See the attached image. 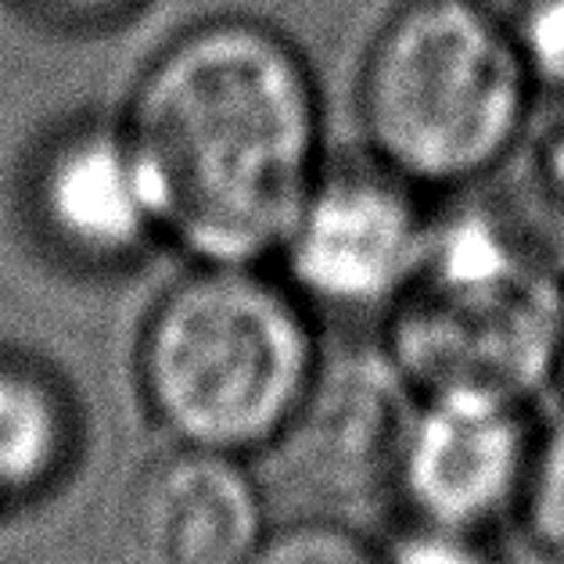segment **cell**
<instances>
[{
    "mask_svg": "<svg viewBox=\"0 0 564 564\" xmlns=\"http://www.w3.org/2000/svg\"><path fill=\"white\" fill-rule=\"evenodd\" d=\"M119 127L162 238L187 263H273L327 162L316 68L256 15L176 33L137 76Z\"/></svg>",
    "mask_w": 564,
    "mask_h": 564,
    "instance_id": "1",
    "label": "cell"
},
{
    "mask_svg": "<svg viewBox=\"0 0 564 564\" xmlns=\"http://www.w3.org/2000/svg\"><path fill=\"white\" fill-rule=\"evenodd\" d=\"M310 302L267 267L191 263L144 316L137 381L181 446H270L321 370Z\"/></svg>",
    "mask_w": 564,
    "mask_h": 564,
    "instance_id": "2",
    "label": "cell"
},
{
    "mask_svg": "<svg viewBox=\"0 0 564 564\" xmlns=\"http://www.w3.org/2000/svg\"><path fill=\"white\" fill-rule=\"evenodd\" d=\"M540 79L478 0H414L375 25L356 76L364 144L424 191L500 176L535 122Z\"/></svg>",
    "mask_w": 564,
    "mask_h": 564,
    "instance_id": "3",
    "label": "cell"
},
{
    "mask_svg": "<svg viewBox=\"0 0 564 564\" xmlns=\"http://www.w3.org/2000/svg\"><path fill=\"white\" fill-rule=\"evenodd\" d=\"M564 273L503 209L435 219L432 249L384 310L381 349L421 399L521 403L557 378Z\"/></svg>",
    "mask_w": 564,
    "mask_h": 564,
    "instance_id": "4",
    "label": "cell"
},
{
    "mask_svg": "<svg viewBox=\"0 0 564 564\" xmlns=\"http://www.w3.org/2000/svg\"><path fill=\"white\" fill-rule=\"evenodd\" d=\"M429 195L367 148L327 155L273 263L316 306L389 310L429 259Z\"/></svg>",
    "mask_w": 564,
    "mask_h": 564,
    "instance_id": "5",
    "label": "cell"
},
{
    "mask_svg": "<svg viewBox=\"0 0 564 564\" xmlns=\"http://www.w3.org/2000/svg\"><path fill=\"white\" fill-rule=\"evenodd\" d=\"M421 395L384 349L324 360L284 432L273 438L281 475L324 514L367 511L399 492Z\"/></svg>",
    "mask_w": 564,
    "mask_h": 564,
    "instance_id": "6",
    "label": "cell"
},
{
    "mask_svg": "<svg viewBox=\"0 0 564 564\" xmlns=\"http://www.w3.org/2000/svg\"><path fill=\"white\" fill-rule=\"evenodd\" d=\"M532 453L521 403L471 395L421 399L399 492L429 525L478 532L525 497Z\"/></svg>",
    "mask_w": 564,
    "mask_h": 564,
    "instance_id": "7",
    "label": "cell"
},
{
    "mask_svg": "<svg viewBox=\"0 0 564 564\" xmlns=\"http://www.w3.org/2000/svg\"><path fill=\"white\" fill-rule=\"evenodd\" d=\"M33 198L51 241L84 267L119 270L166 245L119 119L58 137L36 170Z\"/></svg>",
    "mask_w": 564,
    "mask_h": 564,
    "instance_id": "8",
    "label": "cell"
},
{
    "mask_svg": "<svg viewBox=\"0 0 564 564\" xmlns=\"http://www.w3.org/2000/svg\"><path fill=\"white\" fill-rule=\"evenodd\" d=\"M122 532L137 564H241L263 503L238 457L176 443L133 478Z\"/></svg>",
    "mask_w": 564,
    "mask_h": 564,
    "instance_id": "9",
    "label": "cell"
},
{
    "mask_svg": "<svg viewBox=\"0 0 564 564\" xmlns=\"http://www.w3.org/2000/svg\"><path fill=\"white\" fill-rule=\"evenodd\" d=\"M76 438V406L62 381L30 360H0V514L44 497Z\"/></svg>",
    "mask_w": 564,
    "mask_h": 564,
    "instance_id": "10",
    "label": "cell"
},
{
    "mask_svg": "<svg viewBox=\"0 0 564 564\" xmlns=\"http://www.w3.org/2000/svg\"><path fill=\"white\" fill-rule=\"evenodd\" d=\"M503 170H514L507 216L550 267L564 273V119L535 127Z\"/></svg>",
    "mask_w": 564,
    "mask_h": 564,
    "instance_id": "11",
    "label": "cell"
},
{
    "mask_svg": "<svg viewBox=\"0 0 564 564\" xmlns=\"http://www.w3.org/2000/svg\"><path fill=\"white\" fill-rule=\"evenodd\" d=\"M241 564H389V557L375 554L352 529L316 518L263 535Z\"/></svg>",
    "mask_w": 564,
    "mask_h": 564,
    "instance_id": "12",
    "label": "cell"
},
{
    "mask_svg": "<svg viewBox=\"0 0 564 564\" xmlns=\"http://www.w3.org/2000/svg\"><path fill=\"white\" fill-rule=\"evenodd\" d=\"M492 11L532 65L543 90H564V0H478Z\"/></svg>",
    "mask_w": 564,
    "mask_h": 564,
    "instance_id": "13",
    "label": "cell"
},
{
    "mask_svg": "<svg viewBox=\"0 0 564 564\" xmlns=\"http://www.w3.org/2000/svg\"><path fill=\"white\" fill-rule=\"evenodd\" d=\"M521 503L529 511L535 540L564 550V421L535 446Z\"/></svg>",
    "mask_w": 564,
    "mask_h": 564,
    "instance_id": "14",
    "label": "cell"
},
{
    "mask_svg": "<svg viewBox=\"0 0 564 564\" xmlns=\"http://www.w3.org/2000/svg\"><path fill=\"white\" fill-rule=\"evenodd\" d=\"M22 4L54 30L105 33L141 15L148 0H22Z\"/></svg>",
    "mask_w": 564,
    "mask_h": 564,
    "instance_id": "15",
    "label": "cell"
},
{
    "mask_svg": "<svg viewBox=\"0 0 564 564\" xmlns=\"http://www.w3.org/2000/svg\"><path fill=\"white\" fill-rule=\"evenodd\" d=\"M389 564H497L489 554H481L475 543V532L424 525L417 532L403 535L389 554Z\"/></svg>",
    "mask_w": 564,
    "mask_h": 564,
    "instance_id": "16",
    "label": "cell"
},
{
    "mask_svg": "<svg viewBox=\"0 0 564 564\" xmlns=\"http://www.w3.org/2000/svg\"><path fill=\"white\" fill-rule=\"evenodd\" d=\"M497 564H564V550H554V546L535 540L521 550H511V554L500 557Z\"/></svg>",
    "mask_w": 564,
    "mask_h": 564,
    "instance_id": "17",
    "label": "cell"
},
{
    "mask_svg": "<svg viewBox=\"0 0 564 564\" xmlns=\"http://www.w3.org/2000/svg\"><path fill=\"white\" fill-rule=\"evenodd\" d=\"M352 15H364V19H370V22H384L389 15H395L399 8H406V4H414V0H341Z\"/></svg>",
    "mask_w": 564,
    "mask_h": 564,
    "instance_id": "18",
    "label": "cell"
},
{
    "mask_svg": "<svg viewBox=\"0 0 564 564\" xmlns=\"http://www.w3.org/2000/svg\"><path fill=\"white\" fill-rule=\"evenodd\" d=\"M554 381L564 384V316H561V349H557V378Z\"/></svg>",
    "mask_w": 564,
    "mask_h": 564,
    "instance_id": "19",
    "label": "cell"
}]
</instances>
